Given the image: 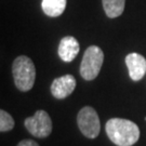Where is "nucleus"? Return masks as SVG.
<instances>
[{"label": "nucleus", "instance_id": "nucleus-1", "mask_svg": "<svg viewBox=\"0 0 146 146\" xmlns=\"http://www.w3.org/2000/svg\"><path fill=\"white\" fill-rule=\"evenodd\" d=\"M106 134L117 146H132L140 139V129L129 119L111 118L105 125Z\"/></svg>", "mask_w": 146, "mask_h": 146}, {"label": "nucleus", "instance_id": "nucleus-2", "mask_svg": "<svg viewBox=\"0 0 146 146\" xmlns=\"http://www.w3.org/2000/svg\"><path fill=\"white\" fill-rule=\"evenodd\" d=\"M12 75L15 87L22 92L31 90L36 79V67L34 62L26 55H21L13 61Z\"/></svg>", "mask_w": 146, "mask_h": 146}, {"label": "nucleus", "instance_id": "nucleus-3", "mask_svg": "<svg viewBox=\"0 0 146 146\" xmlns=\"http://www.w3.org/2000/svg\"><path fill=\"white\" fill-rule=\"evenodd\" d=\"M104 62V53L98 46L89 47L80 64V75L84 80H94L100 74Z\"/></svg>", "mask_w": 146, "mask_h": 146}, {"label": "nucleus", "instance_id": "nucleus-4", "mask_svg": "<svg viewBox=\"0 0 146 146\" xmlns=\"http://www.w3.org/2000/svg\"><path fill=\"white\" fill-rule=\"evenodd\" d=\"M77 123L80 132L88 139L98 137L101 131V122L96 110L91 106H86L79 110Z\"/></svg>", "mask_w": 146, "mask_h": 146}, {"label": "nucleus", "instance_id": "nucleus-5", "mask_svg": "<svg viewBox=\"0 0 146 146\" xmlns=\"http://www.w3.org/2000/svg\"><path fill=\"white\" fill-rule=\"evenodd\" d=\"M24 125L31 135L36 137H48L52 132V120L47 111L37 110L33 117H28L24 121Z\"/></svg>", "mask_w": 146, "mask_h": 146}, {"label": "nucleus", "instance_id": "nucleus-6", "mask_svg": "<svg viewBox=\"0 0 146 146\" xmlns=\"http://www.w3.org/2000/svg\"><path fill=\"white\" fill-rule=\"evenodd\" d=\"M50 89L55 99L63 100L69 96L76 89V79L72 75H64L54 79Z\"/></svg>", "mask_w": 146, "mask_h": 146}, {"label": "nucleus", "instance_id": "nucleus-7", "mask_svg": "<svg viewBox=\"0 0 146 146\" xmlns=\"http://www.w3.org/2000/svg\"><path fill=\"white\" fill-rule=\"evenodd\" d=\"M125 64L130 78L134 81L141 80L146 74V60L139 53H130L125 56Z\"/></svg>", "mask_w": 146, "mask_h": 146}, {"label": "nucleus", "instance_id": "nucleus-8", "mask_svg": "<svg viewBox=\"0 0 146 146\" xmlns=\"http://www.w3.org/2000/svg\"><path fill=\"white\" fill-rule=\"evenodd\" d=\"M80 46L75 37L66 36L60 41L58 44V56L64 62H72L78 55Z\"/></svg>", "mask_w": 146, "mask_h": 146}, {"label": "nucleus", "instance_id": "nucleus-9", "mask_svg": "<svg viewBox=\"0 0 146 146\" xmlns=\"http://www.w3.org/2000/svg\"><path fill=\"white\" fill-rule=\"evenodd\" d=\"M67 0H42L41 8L44 14L51 17H56L63 14L66 9Z\"/></svg>", "mask_w": 146, "mask_h": 146}, {"label": "nucleus", "instance_id": "nucleus-10", "mask_svg": "<svg viewBox=\"0 0 146 146\" xmlns=\"http://www.w3.org/2000/svg\"><path fill=\"white\" fill-rule=\"evenodd\" d=\"M102 3L106 15L110 19H115L122 14L125 0H102Z\"/></svg>", "mask_w": 146, "mask_h": 146}, {"label": "nucleus", "instance_id": "nucleus-11", "mask_svg": "<svg viewBox=\"0 0 146 146\" xmlns=\"http://www.w3.org/2000/svg\"><path fill=\"white\" fill-rule=\"evenodd\" d=\"M14 128V120L13 117L5 110H0V131L8 132Z\"/></svg>", "mask_w": 146, "mask_h": 146}, {"label": "nucleus", "instance_id": "nucleus-12", "mask_svg": "<svg viewBox=\"0 0 146 146\" xmlns=\"http://www.w3.org/2000/svg\"><path fill=\"white\" fill-rule=\"evenodd\" d=\"M17 146H39V144L33 140H23L17 144Z\"/></svg>", "mask_w": 146, "mask_h": 146}]
</instances>
